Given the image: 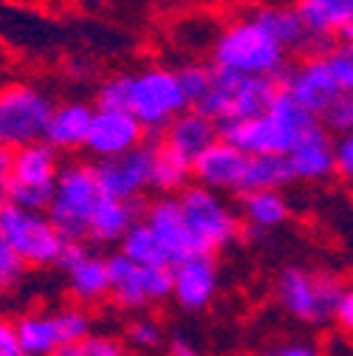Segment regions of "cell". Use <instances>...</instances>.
<instances>
[{
    "label": "cell",
    "mask_w": 353,
    "mask_h": 356,
    "mask_svg": "<svg viewBox=\"0 0 353 356\" xmlns=\"http://www.w3.org/2000/svg\"><path fill=\"white\" fill-rule=\"evenodd\" d=\"M317 116L308 113L291 94L280 88L277 99L266 113L254 119H238L217 124V139L235 145L246 156H286L297 136L311 127Z\"/></svg>",
    "instance_id": "obj_1"
},
{
    "label": "cell",
    "mask_w": 353,
    "mask_h": 356,
    "mask_svg": "<svg viewBox=\"0 0 353 356\" xmlns=\"http://www.w3.org/2000/svg\"><path fill=\"white\" fill-rule=\"evenodd\" d=\"M286 57H288V51L272 37V31L263 23H257L252 15L229 23L217 34L215 46H212L215 68L243 74V76L280 79L286 74Z\"/></svg>",
    "instance_id": "obj_2"
},
{
    "label": "cell",
    "mask_w": 353,
    "mask_h": 356,
    "mask_svg": "<svg viewBox=\"0 0 353 356\" xmlns=\"http://www.w3.org/2000/svg\"><path fill=\"white\" fill-rule=\"evenodd\" d=\"M280 88L283 85L274 76H243V74L215 68L209 91L195 105V111L209 116L217 124L238 122V119H254L272 108Z\"/></svg>",
    "instance_id": "obj_3"
},
{
    "label": "cell",
    "mask_w": 353,
    "mask_h": 356,
    "mask_svg": "<svg viewBox=\"0 0 353 356\" xmlns=\"http://www.w3.org/2000/svg\"><path fill=\"white\" fill-rule=\"evenodd\" d=\"M99 201H102V193L97 184L94 164L68 161L60 167L54 198H51L46 215L63 241L85 243L88 241V224H91V215H94Z\"/></svg>",
    "instance_id": "obj_4"
},
{
    "label": "cell",
    "mask_w": 353,
    "mask_h": 356,
    "mask_svg": "<svg viewBox=\"0 0 353 356\" xmlns=\"http://www.w3.org/2000/svg\"><path fill=\"white\" fill-rule=\"evenodd\" d=\"M339 277L331 272H308L302 266H286L277 277V300L286 314L305 325H325L342 294Z\"/></svg>",
    "instance_id": "obj_5"
},
{
    "label": "cell",
    "mask_w": 353,
    "mask_h": 356,
    "mask_svg": "<svg viewBox=\"0 0 353 356\" xmlns=\"http://www.w3.org/2000/svg\"><path fill=\"white\" fill-rule=\"evenodd\" d=\"M181 212L190 232L201 243L206 254H215L220 249H227L243 235V220L227 198H220V193L206 190L201 184H190L187 190L179 193Z\"/></svg>",
    "instance_id": "obj_6"
},
{
    "label": "cell",
    "mask_w": 353,
    "mask_h": 356,
    "mask_svg": "<svg viewBox=\"0 0 353 356\" xmlns=\"http://www.w3.org/2000/svg\"><path fill=\"white\" fill-rule=\"evenodd\" d=\"M54 99L26 82L0 88V145L12 150L46 139Z\"/></svg>",
    "instance_id": "obj_7"
},
{
    "label": "cell",
    "mask_w": 353,
    "mask_h": 356,
    "mask_svg": "<svg viewBox=\"0 0 353 356\" xmlns=\"http://www.w3.org/2000/svg\"><path fill=\"white\" fill-rule=\"evenodd\" d=\"M60 153L49 147L46 142H34L26 147L15 150V164H12V181L6 190V201L23 209H37L46 212L54 187H57V175H60Z\"/></svg>",
    "instance_id": "obj_8"
},
{
    "label": "cell",
    "mask_w": 353,
    "mask_h": 356,
    "mask_svg": "<svg viewBox=\"0 0 353 356\" xmlns=\"http://www.w3.org/2000/svg\"><path fill=\"white\" fill-rule=\"evenodd\" d=\"M190 105L181 94L175 71L145 68L130 74V113H133L147 133H164V127L184 113Z\"/></svg>",
    "instance_id": "obj_9"
},
{
    "label": "cell",
    "mask_w": 353,
    "mask_h": 356,
    "mask_svg": "<svg viewBox=\"0 0 353 356\" xmlns=\"http://www.w3.org/2000/svg\"><path fill=\"white\" fill-rule=\"evenodd\" d=\"M0 232L6 235L26 266H54L65 243L46 212L23 209L9 201L0 204Z\"/></svg>",
    "instance_id": "obj_10"
},
{
    "label": "cell",
    "mask_w": 353,
    "mask_h": 356,
    "mask_svg": "<svg viewBox=\"0 0 353 356\" xmlns=\"http://www.w3.org/2000/svg\"><path fill=\"white\" fill-rule=\"evenodd\" d=\"M108 266V280H110V294L116 305L127 311H142L150 302H161L172 297V269L161 266V269H145L136 266L122 252H113L105 257Z\"/></svg>",
    "instance_id": "obj_11"
},
{
    "label": "cell",
    "mask_w": 353,
    "mask_h": 356,
    "mask_svg": "<svg viewBox=\"0 0 353 356\" xmlns=\"http://www.w3.org/2000/svg\"><path fill=\"white\" fill-rule=\"evenodd\" d=\"M153 153L156 142H142L139 147L127 150L113 159H99L94 164L97 184L102 198L113 201H133L145 190H150V172H153Z\"/></svg>",
    "instance_id": "obj_12"
},
{
    "label": "cell",
    "mask_w": 353,
    "mask_h": 356,
    "mask_svg": "<svg viewBox=\"0 0 353 356\" xmlns=\"http://www.w3.org/2000/svg\"><path fill=\"white\" fill-rule=\"evenodd\" d=\"M280 85H283V91L291 94L311 116H320L342 94L322 51L308 54L297 68L286 71L280 76Z\"/></svg>",
    "instance_id": "obj_13"
},
{
    "label": "cell",
    "mask_w": 353,
    "mask_h": 356,
    "mask_svg": "<svg viewBox=\"0 0 353 356\" xmlns=\"http://www.w3.org/2000/svg\"><path fill=\"white\" fill-rule=\"evenodd\" d=\"M142 220L153 229V235L164 246L170 266L179 260H187V257H195V254H206L187 227L179 195H158L156 201H150Z\"/></svg>",
    "instance_id": "obj_14"
},
{
    "label": "cell",
    "mask_w": 353,
    "mask_h": 356,
    "mask_svg": "<svg viewBox=\"0 0 353 356\" xmlns=\"http://www.w3.org/2000/svg\"><path fill=\"white\" fill-rule=\"evenodd\" d=\"M147 139V130L130 111H94L91 130H88L85 150L97 161L99 159H113L127 150L139 147Z\"/></svg>",
    "instance_id": "obj_15"
},
{
    "label": "cell",
    "mask_w": 353,
    "mask_h": 356,
    "mask_svg": "<svg viewBox=\"0 0 353 356\" xmlns=\"http://www.w3.org/2000/svg\"><path fill=\"white\" fill-rule=\"evenodd\" d=\"M286 161L291 167L294 181H325V178L336 175V159H334V136L314 122L311 127H305L291 150L286 153Z\"/></svg>",
    "instance_id": "obj_16"
},
{
    "label": "cell",
    "mask_w": 353,
    "mask_h": 356,
    "mask_svg": "<svg viewBox=\"0 0 353 356\" xmlns=\"http://www.w3.org/2000/svg\"><path fill=\"white\" fill-rule=\"evenodd\" d=\"M172 300L184 311H204L217 294V263L215 254H195L170 266Z\"/></svg>",
    "instance_id": "obj_17"
},
{
    "label": "cell",
    "mask_w": 353,
    "mask_h": 356,
    "mask_svg": "<svg viewBox=\"0 0 353 356\" xmlns=\"http://www.w3.org/2000/svg\"><path fill=\"white\" fill-rule=\"evenodd\" d=\"M246 159L249 156L240 153L235 145L217 139L192 159V181L215 193H238Z\"/></svg>",
    "instance_id": "obj_18"
},
{
    "label": "cell",
    "mask_w": 353,
    "mask_h": 356,
    "mask_svg": "<svg viewBox=\"0 0 353 356\" xmlns=\"http://www.w3.org/2000/svg\"><path fill=\"white\" fill-rule=\"evenodd\" d=\"M94 111L88 102H63V105H54V113L49 119V127H46V142L49 147H54L57 153H68V150H79L85 147V139H88V130H91V119H94Z\"/></svg>",
    "instance_id": "obj_19"
},
{
    "label": "cell",
    "mask_w": 353,
    "mask_h": 356,
    "mask_svg": "<svg viewBox=\"0 0 353 356\" xmlns=\"http://www.w3.org/2000/svg\"><path fill=\"white\" fill-rule=\"evenodd\" d=\"M212 142H217V122L198 113L195 108H187L164 127V145L172 147L175 153L187 156L190 161L198 153H204Z\"/></svg>",
    "instance_id": "obj_20"
},
{
    "label": "cell",
    "mask_w": 353,
    "mask_h": 356,
    "mask_svg": "<svg viewBox=\"0 0 353 356\" xmlns=\"http://www.w3.org/2000/svg\"><path fill=\"white\" fill-rule=\"evenodd\" d=\"M291 215V207L280 190H254L240 193V220L246 224L249 238H260L263 232L280 229Z\"/></svg>",
    "instance_id": "obj_21"
},
{
    "label": "cell",
    "mask_w": 353,
    "mask_h": 356,
    "mask_svg": "<svg viewBox=\"0 0 353 356\" xmlns=\"http://www.w3.org/2000/svg\"><path fill=\"white\" fill-rule=\"evenodd\" d=\"M252 17L266 26L286 51H305V49L317 46L314 37L308 34L297 6H260L252 12Z\"/></svg>",
    "instance_id": "obj_22"
},
{
    "label": "cell",
    "mask_w": 353,
    "mask_h": 356,
    "mask_svg": "<svg viewBox=\"0 0 353 356\" xmlns=\"http://www.w3.org/2000/svg\"><path fill=\"white\" fill-rule=\"evenodd\" d=\"M136 220H142V218H139V207L133 201L102 198L91 215V224H88V238L97 243H119Z\"/></svg>",
    "instance_id": "obj_23"
},
{
    "label": "cell",
    "mask_w": 353,
    "mask_h": 356,
    "mask_svg": "<svg viewBox=\"0 0 353 356\" xmlns=\"http://www.w3.org/2000/svg\"><path fill=\"white\" fill-rule=\"evenodd\" d=\"M297 12L308 34L314 37V42H320L342 31L345 20L353 12V0H297Z\"/></svg>",
    "instance_id": "obj_24"
},
{
    "label": "cell",
    "mask_w": 353,
    "mask_h": 356,
    "mask_svg": "<svg viewBox=\"0 0 353 356\" xmlns=\"http://www.w3.org/2000/svg\"><path fill=\"white\" fill-rule=\"evenodd\" d=\"M190 184H192V161L167 147L164 142H156L150 190H156L158 195H179Z\"/></svg>",
    "instance_id": "obj_25"
},
{
    "label": "cell",
    "mask_w": 353,
    "mask_h": 356,
    "mask_svg": "<svg viewBox=\"0 0 353 356\" xmlns=\"http://www.w3.org/2000/svg\"><path fill=\"white\" fill-rule=\"evenodd\" d=\"M68 289L74 294L76 302L91 305L99 302L110 294V280H108V266L105 257L88 254L82 263H76L74 269L68 272Z\"/></svg>",
    "instance_id": "obj_26"
},
{
    "label": "cell",
    "mask_w": 353,
    "mask_h": 356,
    "mask_svg": "<svg viewBox=\"0 0 353 356\" xmlns=\"http://www.w3.org/2000/svg\"><path fill=\"white\" fill-rule=\"evenodd\" d=\"M20 353L26 356H54L60 345V334L51 314H26L15 323Z\"/></svg>",
    "instance_id": "obj_27"
},
{
    "label": "cell",
    "mask_w": 353,
    "mask_h": 356,
    "mask_svg": "<svg viewBox=\"0 0 353 356\" xmlns=\"http://www.w3.org/2000/svg\"><path fill=\"white\" fill-rule=\"evenodd\" d=\"M291 181H294V175H291L286 156H249L238 195L254 193V190H283Z\"/></svg>",
    "instance_id": "obj_28"
},
{
    "label": "cell",
    "mask_w": 353,
    "mask_h": 356,
    "mask_svg": "<svg viewBox=\"0 0 353 356\" xmlns=\"http://www.w3.org/2000/svg\"><path fill=\"white\" fill-rule=\"evenodd\" d=\"M119 252L124 257H130L136 266H145V269H161V266H170V257H167L164 246L158 243V238L153 235V229L145 224V220H136V224L127 229V235L119 241Z\"/></svg>",
    "instance_id": "obj_29"
},
{
    "label": "cell",
    "mask_w": 353,
    "mask_h": 356,
    "mask_svg": "<svg viewBox=\"0 0 353 356\" xmlns=\"http://www.w3.org/2000/svg\"><path fill=\"white\" fill-rule=\"evenodd\" d=\"M54 317V325H57V334H60V345L63 348H76L79 342H85L91 337V317L88 311L79 308V305H68V308H60Z\"/></svg>",
    "instance_id": "obj_30"
},
{
    "label": "cell",
    "mask_w": 353,
    "mask_h": 356,
    "mask_svg": "<svg viewBox=\"0 0 353 356\" xmlns=\"http://www.w3.org/2000/svg\"><path fill=\"white\" fill-rule=\"evenodd\" d=\"M212 74H215V68L212 65H204V63H187V65H181L179 71H175V79H179L181 94H184V99H187L190 108H195L204 99V94L209 91Z\"/></svg>",
    "instance_id": "obj_31"
},
{
    "label": "cell",
    "mask_w": 353,
    "mask_h": 356,
    "mask_svg": "<svg viewBox=\"0 0 353 356\" xmlns=\"http://www.w3.org/2000/svg\"><path fill=\"white\" fill-rule=\"evenodd\" d=\"M317 122L331 133V136H345L353 130V94H339L320 116Z\"/></svg>",
    "instance_id": "obj_32"
},
{
    "label": "cell",
    "mask_w": 353,
    "mask_h": 356,
    "mask_svg": "<svg viewBox=\"0 0 353 356\" xmlns=\"http://www.w3.org/2000/svg\"><path fill=\"white\" fill-rule=\"evenodd\" d=\"M328 68L339 85L342 94H353V46L350 42H336V46H328L325 51Z\"/></svg>",
    "instance_id": "obj_33"
},
{
    "label": "cell",
    "mask_w": 353,
    "mask_h": 356,
    "mask_svg": "<svg viewBox=\"0 0 353 356\" xmlns=\"http://www.w3.org/2000/svg\"><path fill=\"white\" fill-rule=\"evenodd\" d=\"M99 111H127L130 108V74H116L97 88Z\"/></svg>",
    "instance_id": "obj_34"
},
{
    "label": "cell",
    "mask_w": 353,
    "mask_h": 356,
    "mask_svg": "<svg viewBox=\"0 0 353 356\" xmlns=\"http://www.w3.org/2000/svg\"><path fill=\"white\" fill-rule=\"evenodd\" d=\"M28 269V266L23 263V257L12 249V243L6 241V235L0 232V294L15 289L23 277V272Z\"/></svg>",
    "instance_id": "obj_35"
},
{
    "label": "cell",
    "mask_w": 353,
    "mask_h": 356,
    "mask_svg": "<svg viewBox=\"0 0 353 356\" xmlns=\"http://www.w3.org/2000/svg\"><path fill=\"white\" fill-rule=\"evenodd\" d=\"M161 339H164L161 323H156L153 317H136L127 325V342L139 350H156L161 345Z\"/></svg>",
    "instance_id": "obj_36"
},
{
    "label": "cell",
    "mask_w": 353,
    "mask_h": 356,
    "mask_svg": "<svg viewBox=\"0 0 353 356\" xmlns=\"http://www.w3.org/2000/svg\"><path fill=\"white\" fill-rule=\"evenodd\" d=\"M76 356H127V353H124V348L113 337L91 334L85 342L76 345Z\"/></svg>",
    "instance_id": "obj_37"
},
{
    "label": "cell",
    "mask_w": 353,
    "mask_h": 356,
    "mask_svg": "<svg viewBox=\"0 0 353 356\" xmlns=\"http://www.w3.org/2000/svg\"><path fill=\"white\" fill-rule=\"evenodd\" d=\"M334 159H336V175L353 178V130L334 139Z\"/></svg>",
    "instance_id": "obj_38"
},
{
    "label": "cell",
    "mask_w": 353,
    "mask_h": 356,
    "mask_svg": "<svg viewBox=\"0 0 353 356\" xmlns=\"http://www.w3.org/2000/svg\"><path fill=\"white\" fill-rule=\"evenodd\" d=\"M88 254H91V252H88V246L85 243H76V241H65L63 243V249H60V254H57V260H54V266H57V269L60 272H71L74 269V266L76 263H82Z\"/></svg>",
    "instance_id": "obj_39"
},
{
    "label": "cell",
    "mask_w": 353,
    "mask_h": 356,
    "mask_svg": "<svg viewBox=\"0 0 353 356\" xmlns=\"http://www.w3.org/2000/svg\"><path fill=\"white\" fill-rule=\"evenodd\" d=\"M334 323L353 337V286L342 289L339 300H336V308H334Z\"/></svg>",
    "instance_id": "obj_40"
},
{
    "label": "cell",
    "mask_w": 353,
    "mask_h": 356,
    "mask_svg": "<svg viewBox=\"0 0 353 356\" xmlns=\"http://www.w3.org/2000/svg\"><path fill=\"white\" fill-rule=\"evenodd\" d=\"M12 164H15V150L0 145V204L6 201V190L12 181Z\"/></svg>",
    "instance_id": "obj_41"
},
{
    "label": "cell",
    "mask_w": 353,
    "mask_h": 356,
    "mask_svg": "<svg viewBox=\"0 0 353 356\" xmlns=\"http://www.w3.org/2000/svg\"><path fill=\"white\" fill-rule=\"evenodd\" d=\"M0 356H20L15 323H9V320H0Z\"/></svg>",
    "instance_id": "obj_42"
},
{
    "label": "cell",
    "mask_w": 353,
    "mask_h": 356,
    "mask_svg": "<svg viewBox=\"0 0 353 356\" xmlns=\"http://www.w3.org/2000/svg\"><path fill=\"white\" fill-rule=\"evenodd\" d=\"M269 356H322V353L308 342H286V345H277Z\"/></svg>",
    "instance_id": "obj_43"
},
{
    "label": "cell",
    "mask_w": 353,
    "mask_h": 356,
    "mask_svg": "<svg viewBox=\"0 0 353 356\" xmlns=\"http://www.w3.org/2000/svg\"><path fill=\"white\" fill-rule=\"evenodd\" d=\"M167 356H198V350H195L187 339H181V337H179V339H172V342H170Z\"/></svg>",
    "instance_id": "obj_44"
},
{
    "label": "cell",
    "mask_w": 353,
    "mask_h": 356,
    "mask_svg": "<svg viewBox=\"0 0 353 356\" xmlns=\"http://www.w3.org/2000/svg\"><path fill=\"white\" fill-rule=\"evenodd\" d=\"M336 37H339V42H353V12H350V17L345 20V26H342V31Z\"/></svg>",
    "instance_id": "obj_45"
},
{
    "label": "cell",
    "mask_w": 353,
    "mask_h": 356,
    "mask_svg": "<svg viewBox=\"0 0 353 356\" xmlns=\"http://www.w3.org/2000/svg\"><path fill=\"white\" fill-rule=\"evenodd\" d=\"M54 356H76V348H60Z\"/></svg>",
    "instance_id": "obj_46"
},
{
    "label": "cell",
    "mask_w": 353,
    "mask_h": 356,
    "mask_svg": "<svg viewBox=\"0 0 353 356\" xmlns=\"http://www.w3.org/2000/svg\"><path fill=\"white\" fill-rule=\"evenodd\" d=\"M347 193H350V198H353V178H347Z\"/></svg>",
    "instance_id": "obj_47"
},
{
    "label": "cell",
    "mask_w": 353,
    "mask_h": 356,
    "mask_svg": "<svg viewBox=\"0 0 353 356\" xmlns=\"http://www.w3.org/2000/svg\"><path fill=\"white\" fill-rule=\"evenodd\" d=\"M20 356H26V353H20Z\"/></svg>",
    "instance_id": "obj_48"
},
{
    "label": "cell",
    "mask_w": 353,
    "mask_h": 356,
    "mask_svg": "<svg viewBox=\"0 0 353 356\" xmlns=\"http://www.w3.org/2000/svg\"><path fill=\"white\" fill-rule=\"evenodd\" d=\"M350 46H353V42H350Z\"/></svg>",
    "instance_id": "obj_49"
}]
</instances>
